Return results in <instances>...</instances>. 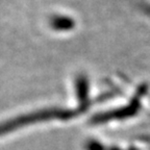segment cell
I'll list each match as a JSON object with an SVG mask.
<instances>
[{
	"label": "cell",
	"instance_id": "cell-1",
	"mask_svg": "<svg viewBox=\"0 0 150 150\" xmlns=\"http://www.w3.org/2000/svg\"><path fill=\"white\" fill-rule=\"evenodd\" d=\"M53 26L56 29L66 30V29H70L71 27H73V21L69 18L59 17V18H55L53 20Z\"/></svg>",
	"mask_w": 150,
	"mask_h": 150
}]
</instances>
